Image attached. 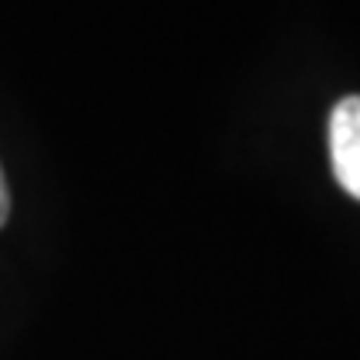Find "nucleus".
I'll use <instances>...</instances> for the list:
<instances>
[{"label": "nucleus", "mask_w": 360, "mask_h": 360, "mask_svg": "<svg viewBox=\"0 0 360 360\" xmlns=\"http://www.w3.org/2000/svg\"><path fill=\"white\" fill-rule=\"evenodd\" d=\"M327 141L337 184L360 200V97H344L334 107Z\"/></svg>", "instance_id": "1"}, {"label": "nucleus", "mask_w": 360, "mask_h": 360, "mask_svg": "<svg viewBox=\"0 0 360 360\" xmlns=\"http://www.w3.org/2000/svg\"><path fill=\"white\" fill-rule=\"evenodd\" d=\"M11 217V193H7V180H4V170H0V227Z\"/></svg>", "instance_id": "2"}]
</instances>
